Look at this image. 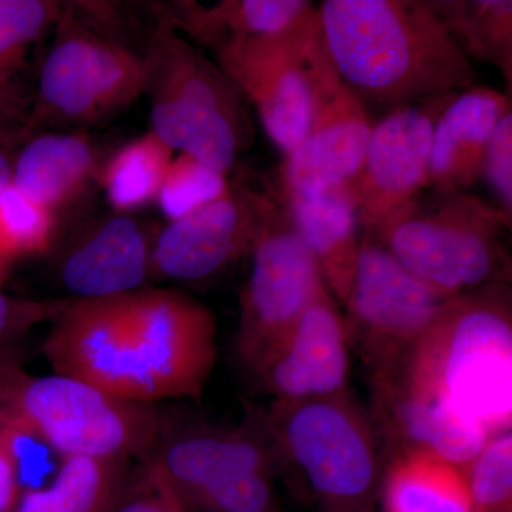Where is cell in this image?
Returning a JSON list of instances; mask_svg holds the SVG:
<instances>
[{
    "label": "cell",
    "mask_w": 512,
    "mask_h": 512,
    "mask_svg": "<svg viewBox=\"0 0 512 512\" xmlns=\"http://www.w3.org/2000/svg\"><path fill=\"white\" fill-rule=\"evenodd\" d=\"M370 390L387 461L427 451L466 466L511 431L510 284L448 299L412 345L370 373Z\"/></svg>",
    "instance_id": "obj_1"
},
{
    "label": "cell",
    "mask_w": 512,
    "mask_h": 512,
    "mask_svg": "<svg viewBox=\"0 0 512 512\" xmlns=\"http://www.w3.org/2000/svg\"><path fill=\"white\" fill-rule=\"evenodd\" d=\"M43 353L53 373L130 402L198 399L217 362V320L175 289L73 298L53 320Z\"/></svg>",
    "instance_id": "obj_2"
},
{
    "label": "cell",
    "mask_w": 512,
    "mask_h": 512,
    "mask_svg": "<svg viewBox=\"0 0 512 512\" xmlns=\"http://www.w3.org/2000/svg\"><path fill=\"white\" fill-rule=\"evenodd\" d=\"M323 42L340 82L387 109L476 86V70L427 0H325Z\"/></svg>",
    "instance_id": "obj_3"
},
{
    "label": "cell",
    "mask_w": 512,
    "mask_h": 512,
    "mask_svg": "<svg viewBox=\"0 0 512 512\" xmlns=\"http://www.w3.org/2000/svg\"><path fill=\"white\" fill-rule=\"evenodd\" d=\"M275 476L322 512L372 511L384 473L372 417L349 389L259 410Z\"/></svg>",
    "instance_id": "obj_4"
},
{
    "label": "cell",
    "mask_w": 512,
    "mask_h": 512,
    "mask_svg": "<svg viewBox=\"0 0 512 512\" xmlns=\"http://www.w3.org/2000/svg\"><path fill=\"white\" fill-rule=\"evenodd\" d=\"M143 66L151 131L174 151L228 174L255 130L249 104L227 74L158 15Z\"/></svg>",
    "instance_id": "obj_5"
},
{
    "label": "cell",
    "mask_w": 512,
    "mask_h": 512,
    "mask_svg": "<svg viewBox=\"0 0 512 512\" xmlns=\"http://www.w3.org/2000/svg\"><path fill=\"white\" fill-rule=\"evenodd\" d=\"M511 215L468 191L426 190L375 235L424 285L444 298L510 284Z\"/></svg>",
    "instance_id": "obj_6"
},
{
    "label": "cell",
    "mask_w": 512,
    "mask_h": 512,
    "mask_svg": "<svg viewBox=\"0 0 512 512\" xmlns=\"http://www.w3.org/2000/svg\"><path fill=\"white\" fill-rule=\"evenodd\" d=\"M0 419L63 458H146L163 436V419L151 404L76 377L29 375L8 359H0Z\"/></svg>",
    "instance_id": "obj_7"
},
{
    "label": "cell",
    "mask_w": 512,
    "mask_h": 512,
    "mask_svg": "<svg viewBox=\"0 0 512 512\" xmlns=\"http://www.w3.org/2000/svg\"><path fill=\"white\" fill-rule=\"evenodd\" d=\"M144 463L188 512H278L274 466L256 412L228 429L161 436Z\"/></svg>",
    "instance_id": "obj_8"
},
{
    "label": "cell",
    "mask_w": 512,
    "mask_h": 512,
    "mask_svg": "<svg viewBox=\"0 0 512 512\" xmlns=\"http://www.w3.org/2000/svg\"><path fill=\"white\" fill-rule=\"evenodd\" d=\"M215 57L272 143L289 156L308 133L320 86L336 72L318 12L285 32L229 43Z\"/></svg>",
    "instance_id": "obj_9"
},
{
    "label": "cell",
    "mask_w": 512,
    "mask_h": 512,
    "mask_svg": "<svg viewBox=\"0 0 512 512\" xmlns=\"http://www.w3.org/2000/svg\"><path fill=\"white\" fill-rule=\"evenodd\" d=\"M37 86L36 114L46 123L93 126L143 96V55L86 25L63 6Z\"/></svg>",
    "instance_id": "obj_10"
},
{
    "label": "cell",
    "mask_w": 512,
    "mask_h": 512,
    "mask_svg": "<svg viewBox=\"0 0 512 512\" xmlns=\"http://www.w3.org/2000/svg\"><path fill=\"white\" fill-rule=\"evenodd\" d=\"M279 205L275 188L229 184L217 200L165 225L151 244L150 278L184 284L214 278L251 255Z\"/></svg>",
    "instance_id": "obj_11"
},
{
    "label": "cell",
    "mask_w": 512,
    "mask_h": 512,
    "mask_svg": "<svg viewBox=\"0 0 512 512\" xmlns=\"http://www.w3.org/2000/svg\"><path fill=\"white\" fill-rule=\"evenodd\" d=\"M249 256L252 266L241 296L237 352L251 370L328 288L282 202Z\"/></svg>",
    "instance_id": "obj_12"
},
{
    "label": "cell",
    "mask_w": 512,
    "mask_h": 512,
    "mask_svg": "<svg viewBox=\"0 0 512 512\" xmlns=\"http://www.w3.org/2000/svg\"><path fill=\"white\" fill-rule=\"evenodd\" d=\"M446 301L410 274L379 241L363 235L343 315L350 343L369 373L412 345Z\"/></svg>",
    "instance_id": "obj_13"
},
{
    "label": "cell",
    "mask_w": 512,
    "mask_h": 512,
    "mask_svg": "<svg viewBox=\"0 0 512 512\" xmlns=\"http://www.w3.org/2000/svg\"><path fill=\"white\" fill-rule=\"evenodd\" d=\"M454 96L397 107L373 126L360 173L349 185L363 235L375 237L394 214L429 190L434 124Z\"/></svg>",
    "instance_id": "obj_14"
},
{
    "label": "cell",
    "mask_w": 512,
    "mask_h": 512,
    "mask_svg": "<svg viewBox=\"0 0 512 512\" xmlns=\"http://www.w3.org/2000/svg\"><path fill=\"white\" fill-rule=\"evenodd\" d=\"M375 123L338 73L320 86L308 133L279 170L276 192L309 198L349 187L360 173Z\"/></svg>",
    "instance_id": "obj_15"
},
{
    "label": "cell",
    "mask_w": 512,
    "mask_h": 512,
    "mask_svg": "<svg viewBox=\"0 0 512 512\" xmlns=\"http://www.w3.org/2000/svg\"><path fill=\"white\" fill-rule=\"evenodd\" d=\"M350 349L345 315L326 289L251 372L274 400L330 396L349 389Z\"/></svg>",
    "instance_id": "obj_16"
},
{
    "label": "cell",
    "mask_w": 512,
    "mask_h": 512,
    "mask_svg": "<svg viewBox=\"0 0 512 512\" xmlns=\"http://www.w3.org/2000/svg\"><path fill=\"white\" fill-rule=\"evenodd\" d=\"M151 242L127 214L94 225L67 248L59 278L74 299H101L140 291L150 278Z\"/></svg>",
    "instance_id": "obj_17"
},
{
    "label": "cell",
    "mask_w": 512,
    "mask_h": 512,
    "mask_svg": "<svg viewBox=\"0 0 512 512\" xmlns=\"http://www.w3.org/2000/svg\"><path fill=\"white\" fill-rule=\"evenodd\" d=\"M511 111V96L485 86L468 87L448 101L431 136L429 188L470 190L495 128Z\"/></svg>",
    "instance_id": "obj_18"
},
{
    "label": "cell",
    "mask_w": 512,
    "mask_h": 512,
    "mask_svg": "<svg viewBox=\"0 0 512 512\" xmlns=\"http://www.w3.org/2000/svg\"><path fill=\"white\" fill-rule=\"evenodd\" d=\"M279 200L319 266L330 295L339 306L345 305L363 238L349 187L309 198L279 195Z\"/></svg>",
    "instance_id": "obj_19"
},
{
    "label": "cell",
    "mask_w": 512,
    "mask_h": 512,
    "mask_svg": "<svg viewBox=\"0 0 512 512\" xmlns=\"http://www.w3.org/2000/svg\"><path fill=\"white\" fill-rule=\"evenodd\" d=\"M316 12L318 6L306 0H222L211 6L175 2L157 15L195 46L210 47L215 53L238 40L295 28Z\"/></svg>",
    "instance_id": "obj_20"
},
{
    "label": "cell",
    "mask_w": 512,
    "mask_h": 512,
    "mask_svg": "<svg viewBox=\"0 0 512 512\" xmlns=\"http://www.w3.org/2000/svg\"><path fill=\"white\" fill-rule=\"evenodd\" d=\"M99 170V156L89 138L47 133L29 141L13 161L12 185L55 214L80 197Z\"/></svg>",
    "instance_id": "obj_21"
},
{
    "label": "cell",
    "mask_w": 512,
    "mask_h": 512,
    "mask_svg": "<svg viewBox=\"0 0 512 512\" xmlns=\"http://www.w3.org/2000/svg\"><path fill=\"white\" fill-rule=\"evenodd\" d=\"M379 497L384 512H471L463 467L427 451L390 458Z\"/></svg>",
    "instance_id": "obj_22"
},
{
    "label": "cell",
    "mask_w": 512,
    "mask_h": 512,
    "mask_svg": "<svg viewBox=\"0 0 512 512\" xmlns=\"http://www.w3.org/2000/svg\"><path fill=\"white\" fill-rule=\"evenodd\" d=\"M130 460L66 457L46 488L20 497L16 512H111L130 478Z\"/></svg>",
    "instance_id": "obj_23"
},
{
    "label": "cell",
    "mask_w": 512,
    "mask_h": 512,
    "mask_svg": "<svg viewBox=\"0 0 512 512\" xmlns=\"http://www.w3.org/2000/svg\"><path fill=\"white\" fill-rule=\"evenodd\" d=\"M460 52L491 64L512 84L511 0H427Z\"/></svg>",
    "instance_id": "obj_24"
},
{
    "label": "cell",
    "mask_w": 512,
    "mask_h": 512,
    "mask_svg": "<svg viewBox=\"0 0 512 512\" xmlns=\"http://www.w3.org/2000/svg\"><path fill=\"white\" fill-rule=\"evenodd\" d=\"M175 151L153 131L121 146L101 165L97 180L117 214H130L157 200Z\"/></svg>",
    "instance_id": "obj_25"
},
{
    "label": "cell",
    "mask_w": 512,
    "mask_h": 512,
    "mask_svg": "<svg viewBox=\"0 0 512 512\" xmlns=\"http://www.w3.org/2000/svg\"><path fill=\"white\" fill-rule=\"evenodd\" d=\"M62 10V3L52 0H0V104L29 50L56 25Z\"/></svg>",
    "instance_id": "obj_26"
},
{
    "label": "cell",
    "mask_w": 512,
    "mask_h": 512,
    "mask_svg": "<svg viewBox=\"0 0 512 512\" xmlns=\"http://www.w3.org/2000/svg\"><path fill=\"white\" fill-rule=\"evenodd\" d=\"M56 232L53 212L20 194L12 184L0 192V259L46 254Z\"/></svg>",
    "instance_id": "obj_27"
},
{
    "label": "cell",
    "mask_w": 512,
    "mask_h": 512,
    "mask_svg": "<svg viewBox=\"0 0 512 512\" xmlns=\"http://www.w3.org/2000/svg\"><path fill=\"white\" fill-rule=\"evenodd\" d=\"M229 184L227 174L178 154L168 165L156 202L164 217L173 222L217 200Z\"/></svg>",
    "instance_id": "obj_28"
},
{
    "label": "cell",
    "mask_w": 512,
    "mask_h": 512,
    "mask_svg": "<svg viewBox=\"0 0 512 512\" xmlns=\"http://www.w3.org/2000/svg\"><path fill=\"white\" fill-rule=\"evenodd\" d=\"M471 512H512V433L491 437L463 466Z\"/></svg>",
    "instance_id": "obj_29"
},
{
    "label": "cell",
    "mask_w": 512,
    "mask_h": 512,
    "mask_svg": "<svg viewBox=\"0 0 512 512\" xmlns=\"http://www.w3.org/2000/svg\"><path fill=\"white\" fill-rule=\"evenodd\" d=\"M480 178L493 191L495 205L512 217V111L495 128L481 163Z\"/></svg>",
    "instance_id": "obj_30"
},
{
    "label": "cell",
    "mask_w": 512,
    "mask_h": 512,
    "mask_svg": "<svg viewBox=\"0 0 512 512\" xmlns=\"http://www.w3.org/2000/svg\"><path fill=\"white\" fill-rule=\"evenodd\" d=\"M111 512H188L177 495L147 466L128 478L120 500Z\"/></svg>",
    "instance_id": "obj_31"
},
{
    "label": "cell",
    "mask_w": 512,
    "mask_h": 512,
    "mask_svg": "<svg viewBox=\"0 0 512 512\" xmlns=\"http://www.w3.org/2000/svg\"><path fill=\"white\" fill-rule=\"evenodd\" d=\"M69 301H25L0 292V346L19 338L40 323L53 322Z\"/></svg>",
    "instance_id": "obj_32"
},
{
    "label": "cell",
    "mask_w": 512,
    "mask_h": 512,
    "mask_svg": "<svg viewBox=\"0 0 512 512\" xmlns=\"http://www.w3.org/2000/svg\"><path fill=\"white\" fill-rule=\"evenodd\" d=\"M22 434L0 429V512L16 511L20 500V460L18 443Z\"/></svg>",
    "instance_id": "obj_33"
},
{
    "label": "cell",
    "mask_w": 512,
    "mask_h": 512,
    "mask_svg": "<svg viewBox=\"0 0 512 512\" xmlns=\"http://www.w3.org/2000/svg\"><path fill=\"white\" fill-rule=\"evenodd\" d=\"M12 168L13 163L10 161L8 154L0 150V192L6 190L12 184Z\"/></svg>",
    "instance_id": "obj_34"
},
{
    "label": "cell",
    "mask_w": 512,
    "mask_h": 512,
    "mask_svg": "<svg viewBox=\"0 0 512 512\" xmlns=\"http://www.w3.org/2000/svg\"><path fill=\"white\" fill-rule=\"evenodd\" d=\"M6 265L8 264H6L5 261H2V259H0V281H2L3 274H5Z\"/></svg>",
    "instance_id": "obj_35"
},
{
    "label": "cell",
    "mask_w": 512,
    "mask_h": 512,
    "mask_svg": "<svg viewBox=\"0 0 512 512\" xmlns=\"http://www.w3.org/2000/svg\"><path fill=\"white\" fill-rule=\"evenodd\" d=\"M3 427H6V426H5V423H3V420H2V419H0V429H3Z\"/></svg>",
    "instance_id": "obj_36"
},
{
    "label": "cell",
    "mask_w": 512,
    "mask_h": 512,
    "mask_svg": "<svg viewBox=\"0 0 512 512\" xmlns=\"http://www.w3.org/2000/svg\"><path fill=\"white\" fill-rule=\"evenodd\" d=\"M348 512H372V511H348Z\"/></svg>",
    "instance_id": "obj_37"
}]
</instances>
